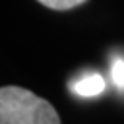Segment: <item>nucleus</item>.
<instances>
[{"label":"nucleus","instance_id":"f257e3e1","mask_svg":"<svg viewBox=\"0 0 124 124\" xmlns=\"http://www.w3.org/2000/svg\"><path fill=\"white\" fill-rule=\"evenodd\" d=\"M0 124H61L55 108L31 90L7 85L0 90Z\"/></svg>","mask_w":124,"mask_h":124},{"label":"nucleus","instance_id":"f03ea898","mask_svg":"<svg viewBox=\"0 0 124 124\" xmlns=\"http://www.w3.org/2000/svg\"><path fill=\"white\" fill-rule=\"evenodd\" d=\"M106 87L105 79L101 78L100 74L92 73L87 76H82L81 79L74 81L71 84V90L79 97H95L100 95Z\"/></svg>","mask_w":124,"mask_h":124},{"label":"nucleus","instance_id":"7ed1b4c3","mask_svg":"<svg viewBox=\"0 0 124 124\" xmlns=\"http://www.w3.org/2000/svg\"><path fill=\"white\" fill-rule=\"evenodd\" d=\"M111 81L118 89L124 90V58H115L111 61Z\"/></svg>","mask_w":124,"mask_h":124},{"label":"nucleus","instance_id":"20e7f679","mask_svg":"<svg viewBox=\"0 0 124 124\" xmlns=\"http://www.w3.org/2000/svg\"><path fill=\"white\" fill-rule=\"evenodd\" d=\"M39 2L53 10H69L73 7H78V5L84 3L85 0H39Z\"/></svg>","mask_w":124,"mask_h":124}]
</instances>
